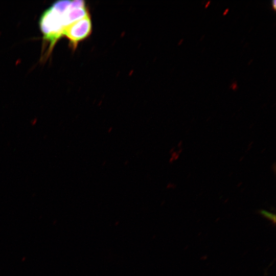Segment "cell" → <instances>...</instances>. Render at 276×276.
<instances>
[{"label": "cell", "instance_id": "3", "mask_svg": "<svg viewBox=\"0 0 276 276\" xmlns=\"http://www.w3.org/2000/svg\"><path fill=\"white\" fill-rule=\"evenodd\" d=\"M260 214L265 218L270 220V221L275 222V215L274 214L267 212L265 210H262L260 212Z\"/></svg>", "mask_w": 276, "mask_h": 276}, {"label": "cell", "instance_id": "4", "mask_svg": "<svg viewBox=\"0 0 276 276\" xmlns=\"http://www.w3.org/2000/svg\"><path fill=\"white\" fill-rule=\"evenodd\" d=\"M232 88H233V89H236L237 88V83L236 82H233L232 85H231V86Z\"/></svg>", "mask_w": 276, "mask_h": 276}, {"label": "cell", "instance_id": "1", "mask_svg": "<svg viewBox=\"0 0 276 276\" xmlns=\"http://www.w3.org/2000/svg\"><path fill=\"white\" fill-rule=\"evenodd\" d=\"M70 1H58L45 9L39 19V26L43 35V41L48 45L46 58L52 53L55 45L63 37L66 24L64 12Z\"/></svg>", "mask_w": 276, "mask_h": 276}, {"label": "cell", "instance_id": "2", "mask_svg": "<svg viewBox=\"0 0 276 276\" xmlns=\"http://www.w3.org/2000/svg\"><path fill=\"white\" fill-rule=\"evenodd\" d=\"M91 31L92 24L89 14L65 27L63 36L67 38L72 49L75 50L78 43L89 36Z\"/></svg>", "mask_w": 276, "mask_h": 276}, {"label": "cell", "instance_id": "5", "mask_svg": "<svg viewBox=\"0 0 276 276\" xmlns=\"http://www.w3.org/2000/svg\"><path fill=\"white\" fill-rule=\"evenodd\" d=\"M271 3H272V8L274 10H275V4H276V1L275 0H273L271 1Z\"/></svg>", "mask_w": 276, "mask_h": 276}, {"label": "cell", "instance_id": "6", "mask_svg": "<svg viewBox=\"0 0 276 276\" xmlns=\"http://www.w3.org/2000/svg\"><path fill=\"white\" fill-rule=\"evenodd\" d=\"M228 8L226 9L223 13V14H226L228 12Z\"/></svg>", "mask_w": 276, "mask_h": 276}, {"label": "cell", "instance_id": "7", "mask_svg": "<svg viewBox=\"0 0 276 276\" xmlns=\"http://www.w3.org/2000/svg\"><path fill=\"white\" fill-rule=\"evenodd\" d=\"M210 3V1H209L208 2L207 4H206V5H205V7H208V5H209V4Z\"/></svg>", "mask_w": 276, "mask_h": 276}]
</instances>
